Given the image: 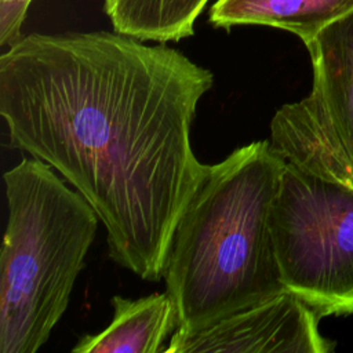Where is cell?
<instances>
[{
  "instance_id": "obj_1",
  "label": "cell",
  "mask_w": 353,
  "mask_h": 353,
  "mask_svg": "<svg viewBox=\"0 0 353 353\" xmlns=\"http://www.w3.org/2000/svg\"><path fill=\"white\" fill-rule=\"evenodd\" d=\"M212 73L117 32L23 36L0 57V114L14 146L55 168L94 208L109 256L159 281L208 164L190 128Z\"/></svg>"
},
{
  "instance_id": "obj_2",
  "label": "cell",
  "mask_w": 353,
  "mask_h": 353,
  "mask_svg": "<svg viewBox=\"0 0 353 353\" xmlns=\"http://www.w3.org/2000/svg\"><path fill=\"white\" fill-rule=\"evenodd\" d=\"M284 164L270 141L240 146L208 164L176 223L164 266L179 331L196 332L287 290L269 225Z\"/></svg>"
},
{
  "instance_id": "obj_3",
  "label": "cell",
  "mask_w": 353,
  "mask_h": 353,
  "mask_svg": "<svg viewBox=\"0 0 353 353\" xmlns=\"http://www.w3.org/2000/svg\"><path fill=\"white\" fill-rule=\"evenodd\" d=\"M3 179L0 353H34L68 309L99 218L40 159H23Z\"/></svg>"
},
{
  "instance_id": "obj_4",
  "label": "cell",
  "mask_w": 353,
  "mask_h": 353,
  "mask_svg": "<svg viewBox=\"0 0 353 353\" xmlns=\"http://www.w3.org/2000/svg\"><path fill=\"white\" fill-rule=\"evenodd\" d=\"M269 225L284 287L320 317L353 313V188L285 161Z\"/></svg>"
},
{
  "instance_id": "obj_5",
  "label": "cell",
  "mask_w": 353,
  "mask_h": 353,
  "mask_svg": "<svg viewBox=\"0 0 353 353\" xmlns=\"http://www.w3.org/2000/svg\"><path fill=\"white\" fill-rule=\"evenodd\" d=\"M320 314L285 290L196 332L176 330L163 353H327L334 343L319 331Z\"/></svg>"
},
{
  "instance_id": "obj_6",
  "label": "cell",
  "mask_w": 353,
  "mask_h": 353,
  "mask_svg": "<svg viewBox=\"0 0 353 353\" xmlns=\"http://www.w3.org/2000/svg\"><path fill=\"white\" fill-rule=\"evenodd\" d=\"M270 145L284 161L353 188V157L313 91L298 102L283 105L274 113Z\"/></svg>"
},
{
  "instance_id": "obj_7",
  "label": "cell",
  "mask_w": 353,
  "mask_h": 353,
  "mask_svg": "<svg viewBox=\"0 0 353 353\" xmlns=\"http://www.w3.org/2000/svg\"><path fill=\"white\" fill-rule=\"evenodd\" d=\"M113 319L95 335H84L73 353H157L165 338L179 328L175 303L168 292L138 299L113 296Z\"/></svg>"
},
{
  "instance_id": "obj_8",
  "label": "cell",
  "mask_w": 353,
  "mask_h": 353,
  "mask_svg": "<svg viewBox=\"0 0 353 353\" xmlns=\"http://www.w3.org/2000/svg\"><path fill=\"white\" fill-rule=\"evenodd\" d=\"M312 91L353 157V11L325 26L306 44Z\"/></svg>"
},
{
  "instance_id": "obj_9",
  "label": "cell",
  "mask_w": 353,
  "mask_h": 353,
  "mask_svg": "<svg viewBox=\"0 0 353 353\" xmlns=\"http://www.w3.org/2000/svg\"><path fill=\"white\" fill-rule=\"evenodd\" d=\"M353 11V0H216L208 14L214 28L262 25L310 43L325 26Z\"/></svg>"
},
{
  "instance_id": "obj_10",
  "label": "cell",
  "mask_w": 353,
  "mask_h": 353,
  "mask_svg": "<svg viewBox=\"0 0 353 353\" xmlns=\"http://www.w3.org/2000/svg\"><path fill=\"white\" fill-rule=\"evenodd\" d=\"M210 0H103L113 30L142 41H179L194 33V22Z\"/></svg>"
},
{
  "instance_id": "obj_11",
  "label": "cell",
  "mask_w": 353,
  "mask_h": 353,
  "mask_svg": "<svg viewBox=\"0 0 353 353\" xmlns=\"http://www.w3.org/2000/svg\"><path fill=\"white\" fill-rule=\"evenodd\" d=\"M33 0H0V46L12 47L23 36L21 33L26 11Z\"/></svg>"
}]
</instances>
